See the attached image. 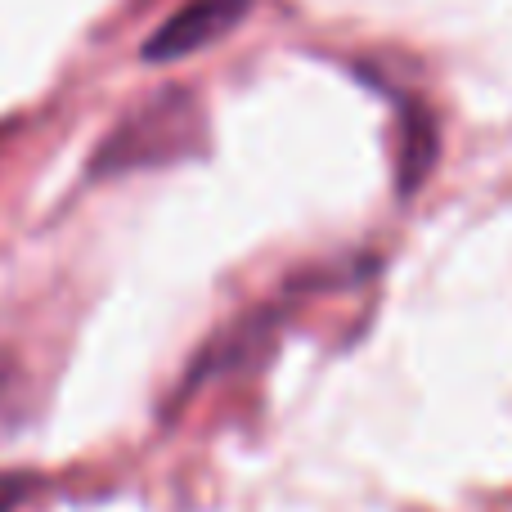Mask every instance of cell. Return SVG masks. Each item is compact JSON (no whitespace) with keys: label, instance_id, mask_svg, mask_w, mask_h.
Returning <instances> with one entry per match:
<instances>
[{"label":"cell","instance_id":"1","mask_svg":"<svg viewBox=\"0 0 512 512\" xmlns=\"http://www.w3.org/2000/svg\"><path fill=\"white\" fill-rule=\"evenodd\" d=\"M252 0H189L180 14H171L158 32L144 41V59L149 63H176L185 54L207 50L212 41L230 36L234 27L248 18Z\"/></svg>","mask_w":512,"mask_h":512},{"label":"cell","instance_id":"2","mask_svg":"<svg viewBox=\"0 0 512 512\" xmlns=\"http://www.w3.org/2000/svg\"><path fill=\"white\" fill-rule=\"evenodd\" d=\"M405 149H400V171H396V180H400V194H414L418 189V180L427 176V167H432V158H436V131H432V122H427V113L418 104H409V113H405Z\"/></svg>","mask_w":512,"mask_h":512}]
</instances>
